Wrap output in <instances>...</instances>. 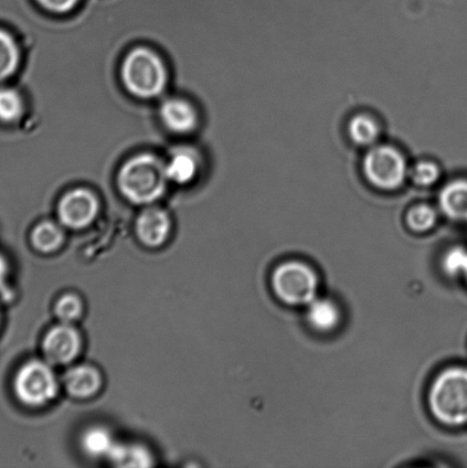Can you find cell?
Listing matches in <instances>:
<instances>
[{
  "label": "cell",
  "instance_id": "cell-7",
  "mask_svg": "<svg viewBox=\"0 0 467 468\" xmlns=\"http://www.w3.org/2000/svg\"><path fill=\"white\" fill-rule=\"evenodd\" d=\"M46 360L53 365H67L80 355V333L69 324L57 325L46 335L43 344Z\"/></svg>",
  "mask_w": 467,
  "mask_h": 468
},
{
  "label": "cell",
  "instance_id": "cell-23",
  "mask_svg": "<svg viewBox=\"0 0 467 468\" xmlns=\"http://www.w3.org/2000/svg\"><path fill=\"white\" fill-rule=\"evenodd\" d=\"M442 265L445 272L451 277L463 275L467 266V250L464 248H454L448 251Z\"/></svg>",
  "mask_w": 467,
  "mask_h": 468
},
{
  "label": "cell",
  "instance_id": "cell-4",
  "mask_svg": "<svg viewBox=\"0 0 467 468\" xmlns=\"http://www.w3.org/2000/svg\"><path fill=\"white\" fill-rule=\"evenodd\" d=\"M272 288L286 305H309L317 296L319 279L314 270L299 261L279 265L272 274Z\"/></svg>",
  "mask_w": 467,
  "mask_h": 468
},
{
  "label": "cell",
  "instance_id": "cell-9",
  "mask_svg": "<svg viewBox=\"0 0 467 468\" xmlns=\"http://www.w3.org/2000/svg\"><path fill=\"white\" fill-rule=\"evenodd\" d=\"M137 236L144 245L162 246L171 232V219L159 208L145 209L136 222Z\"/></svg>",
  "mask_w": 467,
  "mask_h": 468
},
{
  "label": "cell",
  "instance_id": "cell-11",
  "mask_svg": "<svg viewBox=\"0 0 467 468\" xmlns=\"http://www.w3.org/2000/svg\"><path fill=\"white\" fill-rule=\"evenodd\" d=\"M165 125L175 133H187L194 130L196 123L195 109L186 101L172 99L166 101L160 110Z\"/></svg>",
  "mask_w": 467,
  "mask_h": 468
},
{
  "label": "cell",
  "instance_id": "cell-6",
  "mask_svg": "<svg viewBox=\"0 0 467 468\" xmlns=\"http://www.w3.org/2000/svg\"><path fill=\"white\" fill-rule=\"evenodd\" d=\"M18 400L30 407H40L53 400L58 382L52 368L43 361H30L22 367L14 380Z\"/></svg>",
  "mask_w": 467,
  "mask_h": 468
},
{
  "label": "cell",
  "instance_id": "cell-28",
  "mask_svg": "<svg viewBox=\"0 0 467 468\" xmlns=\"http://www.w3.org/2000/svg\"><path fill=\"white\" fill-rule=\"evenodd\" d=\"M466 221H467V219H466Z\"/></svg>",
  "mask_w": 467,
  "mask_h": 468
},
{
  "label": "cell",
  "instance_id": "cell-14",
  "mask_svg": "<svg viewBox=\"0 0 467 468\" xmlns=\"http://www.w3.org/2000/svg\"><path fill=\"white\" fill-rule=\"evenodd\" d=\"M308 321L319 332H331L340 323L341 314L335 303L329 300L313 301L309 304Z\"/></svg>",
  "mask_w": 467,
  "mask_h": 468
},
{
  "label": "cell",
  "instance_id": "cell-3",
  "mask_svg": "<svg viewBox=\"0 0 467 468\" xmlns=\"http://www.w3.org/2000/svg\"><path fill=\"white\" fill-rule=\"evenodd\" d=\"M122 73L126 89L139 98H154L166 84L162 59L146 48L132 50L123 61Z\"/></svg>",
  "mask_w": 467,
  "mask_h": 468
},
{
  "label": "cell",
  "instance_id": "cell-27",
  "mask_svg": "<svg viewBox=\"0 0 467 468\" xmlns=\"http://www.w3.org/2000/svg\"><path fill=\"white\" fill-rule=\"evenodd\" d=\"M463 275H464L465 280H466V282H467V266H466V269H465V271H464Z\"/></svg>",
  "mask_w": 467,
  "mask_h": 468
},
{
  "label": "cell",
  "instance_id": "cell-21",
  "mask_svg": "<svg viewBox=\"0 0 467 468\" xmlns=\"http://www.w3.org/2000/svg\"><path fill=\"white\" fill-rule=\"evenodd\" d=\"M23 112L21 96L16 90L0 89V121L12 122L20 118Z\"/></svg>",
  "mask_w": 467,
  "mask_h": 468
},
{
  "label": "cell",
  "instance_id": "cell-2",
  "mask_svg": "<svg viewBox=\"0 0 467 468\" xmlns=\"http://www.w3.org/2000/svg\"><path fill=\"white\" fill-rule=\"evenodd\" d=\"M167 180L165 165L148 154L131 159L123 165L118 176L122 195L134 204H150L159 199Z\"/></svg>",
  "mask_w": 467,
  "mask_h": 468
},
{
  "label": "cell",
  "instance_id": "cell-18",
  "mask_svg": "<svg viewBox=\"0 0 467 468\" xmlns=\"http://www.w3.org/2000/svg\"><path fill=\"white\" fill-rule=\"evenodd\" d=\"M349 134L355 144L369 145L377 140L379 127L373 118L361 114V116L352 119L349 125Z\"/></svg>",
  "mask_w": 467,
  "mask_h": 468
},
{
  "label": "cell",
  "instance_id": "cell-26",
  "mask_svg": "<svg viewBox=\"0 0 467 468\" xmlns=\"http://www.w3.org/2000/svg\"><path fill=\"white\" fill-rule=\"evenodd\" d=\"M6 274H7L6 261H5L2 256H0V283H2L4 278L6 277Z\"/></svg>",
  "mask_w": 467,
  "mask_h": 468
},
{
  "label": "cell",
  "instance_id": "cell-1",
  "mask_svg": "<svg viewBox=\"0 0 467 468\" xmlns=\"http://www.w3.org/2000/svg\"><path fill=\"white\" fill-rule=\"evenodd\" d=\"M429 407L441 424L459 428L467 424V369L452 367L433 380Z\"/></svg>",
  "mask_w": 467,
  "mask_h": 468
},
{
  "label": "cell",
  "instance_id": "cell-20",
  "mask_svg": "<svg viewBox=\"0 0 467 468\" xmlns=\"http://www.w3.org/2000/svg\"><path fill=\"white\" fill-rule=\"evenodd\" d=\"M406 221L411 231L428 232L436 226L437 213L427 205L416 206L407 214Z\"/></svg>",
  "mask_w": 467,
  "mask_h": 468
},
{
  "label": "cell",
  "instance_id": "cell-24",
  "mask_svg": "<svg viewBox=\"0 0 467 468\" xmlns=\"http://www.w3.org/2000/svg\"><path fill=\"white\" fill-rule=\"evenodd\" d=\"M440 177V169L432 163H420L416 165L411 172V178L415 185L420 186H433Z\"/></svg>",
  "mask_w": 467,
  "mask_h": 468
},
{
  "label": "cell",
  "instance_id": "cell-10",
  "mask_svg": "<svg viewBox=\"0 0 467 468\" xmlns=\"http://www.w3.org/2000/svg\"><path fill=\"white\" fill-rule=\"evenodd\" d=\"M64 385L72 397L90 398L99 392L102 378L94 367L82 365L67 371Z\"/></svg>",
  "mask_w": 467,
  "mask_h": 468
},
{
  "label": "cell",
  "instance_id": "cell-22",
  "mask_svg": "<svg viewBox=\"0 0 467 468\" xmlns=\"http://www.w3.org/2000/svg\"><path fill=\"white\" fill-rule=\"evenodd\" d=\"M55 314L63 324H70L80 318L82 314V302L75 293H68L59 298L55 306Z\"/></svg>",
  "mask_w": 467,
  "mask_h": 468
},
{
  "label": "cell",
  "instance_id": "cell-19",
  "mask_svg": "<svg viewBox=\"0 0 467 468\" xmlns=\"http://www.w3.org/2000/svg\"><path fill=\"white\" fill-rule=\"evenodd\" d=\"M18 64V49L11 36L0 30V81L16 72Z\"/></svg>",
  "mask_w": 467,
  "mask_h": 468
},
{
  "label": "cell",
  "instance_id": "cell-17",
  "mask_svg": "<svg viewBox=\"0 0 467 468\" xmlns=\"http://www.w3.org/2000/svg\"><path fill=\"white\" fill-rule=\"evenodd\" d=\"M82 448L84 452L93 457L109 456L114 446L111 434L103 428H91L82 437Z\"/></svg>",
  "mask_w": 467,
  "mask_h": 468
},
{
  "label": "cell",
  "instance_id": "cell-16",
  "mask_svg": "<svg viewBox=\"0 0 467 468\" xmlns=\"http://www.w3.org/2000/svg\"><path fill=\"white\" fill-rule=\"evenodd\" d=\"M31 240L39 251L52 252L62 246L64 234L57 224L44 222L32 232Z\"/></svg>",
  "mask_w": 467,
  "mask_h": 468
},
{
  "label": "cell",
  "instance_id": "cell-15",
  "mask_svg": "<svg viewBox=\"0 0 467 468\" xmlns=\"http://www.w3.org/2000/svg\"><path fill=\"white\" fill-rule=\"evenodd\" d=\"M109 460L121 467H148L153 465V457L144 447L139 444H114Z\"/></svg>",
  "mask_w": 467,
  "mask_h": 468
},
{
  "label": "cell",
  "instance_id": "cell-13",
  "mask_svg": "<svg viewBox=\"0 0 467 468\" xmlns=\"http://www.w3.org/2000/svg\"><path fill=\"white\" fill-rule=\"evenodd\" d=\"M168 180L186 185V183L194 180L196 171H198V162L191 151L178 150L169 159L167 165H165Z\"/></svg>",
  "mask_w": 467,
  "mask_h": 468
},
{
  "label": "cell",
  "instance_id": "cell-5",
  "mask_svg": "<svg viewBox=\"0 0 467 468\" xmlns=\"http://www.w3.org/2000/svg\"><path fill=\"white\" fill-rule=\"evenodd\" d=\"M364 172L377 189L392 191L404 185L409 167L400 151L390 145H378L366 154Z\"/></svg>",
  "mask_w": 467,
  "mask_h": 468
},
{
  "label": "cell",
  "instance_id": "cell-12",
  "mask_svg": "<svg viewBox=\"0 0 467 468\" xmlns=\"http://www.w3.org/2000/svg\"><path fill=\"white\" fill-rule=\"evenodd\" d=\"M442 212L451 219H467V181L459 180L443 187L440 197Z\"/></svg>",
  "mask_w": 467,
  "mask_h": 468
},
{
  "label": "cell",
  "instance_id": "cell-25",
  "mask_svg": "<svg viewBox=\"0 0 467 468\" xmlns=\"http://www.w3.org/2000/svg\"><path fill=\"white\" fill-rule=\"evenodd\" d=\"M37 2L50 12L64 13L75 7L78 0H37Z\"/></svg>",
  "mask_w": 467,
  "mask_h": 468
},
{
  "label": "cell",
  "instance_id": "cell-8",
  "mask_svg": "<svg viewBox=\"0 0 467 468\" xmlns=\"http://www.w3.org/2000/svg\"><path fill=\"white\" fill-rule=\"evenodd\" d=\"M99 212L95 197L86 190L69 192L58 205V218L64 226L81 229L90 226Z\"/></svg>",
  "mask_w": 467,
  "mask_h": 468
}]
</instances>
